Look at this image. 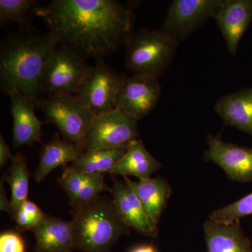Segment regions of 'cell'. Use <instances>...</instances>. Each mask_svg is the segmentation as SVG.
<instances>
[{
	"label": "cell",
	"mask_w": 252,
	"mask_h": 252,
	"mask_svg": "<svg viewBox=\"0 0 252 252\" xmlns=\"http://www.w3.org/2000/svg\"><path fill=\"white\" fill-rule=\"evenodd\" d=\"M35 14L59 44L86 61H102L133 32V6L115 0H54Z\"/></svg>",
	"instance_id": "cell-1"
},
{
	"label": "cell",
	"mask_w": 252,
	"mask_h": 252,
	"mask_svg": "<svg viewBox=\"0 0 252 252\" xmlns=\"http://www.w3.org/2000/svg\"><path fill=\"white\" fill-rule=\"evenodd\" d=\"M59 42L32 26L10 33L1 42L0 86L9 95L17 91L37 103L44 66Z\"/></svg>",
	"instance_id": "cell-2"
},
{
	"label": "cell",
	"mask_w": 252,
	"mask_h": 252,
	"mask_svg": "<svg viewBox=\"0 0 252 252\" xmlns=\"http://www.w3.org/2000/svg\"><path fill=\"white\" fill-rule=\"evenodd\" d=\"M71 225L74 250L83 252H108L130 230L112 199L100 195L76 209Z\"/></svg>",
	"instance_id": "cell-3"
},
{
	"label": "cell",
	"mask_w": 252,
	"mask_h": 252,
	"mask_svg": "<svg viewBox=\"0 0 252 252\" xmlns=\"http://www.w3.org/2000/svg\"><path fill=\"white\" fill-rule=\"evenodd\" d=\"M179 40L168 33L142 28L126 43V67L132 74L158 78L173 61Z\"/></svg>",
	"instance_id": "cell-4"
},
{
	"label": "cell",
	"mask_w": 252,
	"mask_h": 252,
	"mask_svg": "<svg viewBox=\"0 0 252 252\" xmlns=\"http://www.w3.org/2000/svg\"><path fill=\"white\" fill-rule=\"evenodd\" d=\"M85 60L61 44L46 61L41 81V92L46 97L76 95L89 72Z\"/></svg>",
	"instance_id": "cell-5"
},
{
	"label": "cell",
	"mask_w": 252,
	"mask_h": 252,
	"mask_svg": "<svg viewBox=\"0 0 252 252\" xmlns=\"http://www.w3.org/2000/svg\"><path fill=\"white\" fill-rule=\"evenodd\" d=\"M36 107L44 113L48 122L58 127L63 138L84 149L86 136L94 114L75 95H58L40 99Z\"/></svg>",
	"instance_id": "cell-6"
},
{
	"label": "cell",
	"mask_w": 252,
	"mask_h": 252,
	"mask_svg": "<svg viewBox=\"0 0 252 252\" xmlns=\"http://www.w3.org/2000/svg\"><path fill=\"white\" fill-rule=\"evenodd\" d=\"M160 95L161 86L157 78L122 74L114 108L137 122L154 110Z\"/></svg>",
	"instance_id": "cell-7"
},
{
	"label": "cell",
	"mask_w": 252,
	"mask_h": 252,
	"mask_svg": "<svg viewBox=\"0 0 252 252\" xmlns=\"http://www.w3.org/2000/svg\"><path fill=\"white\" fill-rule=\"evenodd\" d=\"M137 121L126 117L118 109L94 116L86 136L85 152L125 147L138 140Z\"/></svg>",
	"instance_id": "cell-8"
},
{
	"label": "cell",
	"mask_w": 252,
	"mask_h": 252,
	"mask_svg": "<svg viewBox=\"0 0 252 252\" xmlns=\"http://www.w3.org/2000/svg\"><path fill=\"white\" fill-rule=\"evenodd\" d=\"M121 75L103 61L90 66L76 97L92 111L94 116L114 109Z\"/></svg>",
	"instance_id": "cell-9"
},
{
	"label": "cell",
	"mask_w": 252,
	"mask_h": 252,
	"mask_svg": "<svg viewBox=\"0 0 252 252\" xmlns=\"http://www.w3.org/2000/svg\"><path fill=\"white\" fill-rule=\"evenodd\" d=\"M223 0H174L160 31L183 40L213 18Z\"/></svg>",
	"instance_id": "cell-10"
},
{
	"label": "cell",
	"mask_w": 252,
	"mask_h": 252,
	"mask_svg": "<svg viewBox=\"0 0 252 252\" xmlns=\"http://www.w3.org/2000/svg\"><path fill=\"white\" fill-rule=\"evenodd\" d=\"M207 141L206 161L217 164L230 180L240 183L252 182V147H240L224 142L220 136L210 135Z\"/></svg>",
	"instance_id": "cell-11"
},
{
	"label": "cell",
	"mask_w": 252,
	"mask_h": 252,
	"mask_svg": "<svg viewBox=\"0 0 252 252\" xmlns=\"http://www.w3.org/2000/svg\"><path fill=\"white\" fill-rule=\"evenodd\" d=\"M232 56L252 21V0H223L213 15Z\"/></svg>",
	"instance_id": "cell-12"
},
{
	"label": "cell",
	"mask_w": 252,
	"mask_h": 252,
	"mask_svg": "<svg viewBox=\"0 0 252 252\" xmlns=\"http://www.w3.org/2000/svg\"><path fill=\"white\" fill-rule=\"evenodd\" d=\"M110 193L118 212L127 226L145 236L157 237V224L149 218L135 192L126 182H114Z\"/></svg>",
	"instance_id": "cell-13"
},
{
	"label": "cell",
	"mask_w": 252,
	"mask_h": 252,
	"mask_svg": "<svg viewBox=\"0 0 252 252\" xmlns=\"http://www.w3.org/2000/svg\"><path fill=\"white\" fill-rule=\"evenodd\" d=\"M8 96L11 98V113L14 122L13 147L18 148L41 142L44 122L34 113L36 102L17 91H13Z\"/></svg>",
	"instance_id": "cell-14"
},
{
	"label": "cell",
	"mask_w": 252,
	"mask_h": 252,
	"mask_svg": "<svg viewBox=\"0 0 252 252\" xmlns=\"http://www.w3.org/2000/svg\"><path fill=\"white\" fill-rule=\"evenodd\" d=\"M35 236L34 252H73L71 221L46 215L32 230Z\"/></svg>",
	"instance_id": "cell-15"
},
{
	"label": "cell",
	"mask_w": 252,
	"mask_h": 252,
	"mask_svg": "<svg viewBox=\"0 0 252 252\" xmlns=\"http://www.w3.org/2000/svg\"><path fill=\"white\" fill-rule=\"evenodd\" d=\"M207 252H252L250 239L240 221L220 223L208 220L204 223Z\"/></svg>",
	"instance_id": "cell-16"
},
{
	"label": "cell",
	"mask_w": 252,
	"mask_h": 252,
	"mask_svg": "<svg viewBox=\"0 0 252 252\" xmlns=\"http://www.w3.org/2000/svg\"><path fill=\"white\" fill-rule=\"evenodd\" d=\"M215 111L225 125L252 137V89L225 94L217 101Z\"/></svg>",
	"instance_id": "cell-17"
},
{
	"label": "cell",
	"mask_w": 252,
	"mask_h": 252,
	"mask_svg": "<svg viewBox=\"0 0 252 252\" xmlns=\"http://www.w3.org/2000/svg\"><path fill=\"white\" fill-rule=\"evenodd\" d=\"M124 178L140 200L149 218L158 224L171 195L170 184L160 177H149L137 182L131 180L127 177Z\"/></svg>",
	"instance_id": "cell-18"
},
{
	"label": "cell",
	"mask_w": 252,
	"mask_h": 252,
	"mask_svg": "<svg viewBox=\"0 0 252 252\" xmlns=\"http://www.w3.org/2000/svg\"><path fill=\"white\" fill-rule=\"evenodd\" d=\"M84 152L85 150L77 144L61 138L56 134L41 151L39 165L34 174V180L40 183L55 169L75 161Z\"/></svg>",
	"instance_id": "cell-19"
},
{
	"label": "cell",
	"mask_w": 252,
	"mask_h": 252,
	"mask_svg": "<svg viewBox=\"0 0 252 252\" xmlns=\"http://www.w3.org/2000/svg\"><path fill=\"white\" fill-rule=\"evenodd\" d=\"M160 167L161 163L138 139L129 144L125 155L109 173L124 177L132 176L142 180L151 177Z\"/></svg>",
	"instance_id": "cell-20"
},
{
	"label": "cell",
	"mask_w": 252,
	"mask_h": 252,
	"mask_svg": "<svg viewBox=\"0 0 252 252\" xmlns=\"http://www.w3.org/2000/svg\"><path fill=\"white\" fill-rule=\"evenodd\" d=\"M3 178L11 187L9 215L14 220L21 205L28 200L29 190L30 172L26 158L21 152L14 156L9 173Z\"/></svg>",
	"instance_id": "cell-21"
},
{
	"label": "cell",
	"mask_w": 252,
	"mask_h": 252,
	"mask_svg": "<svg viewBox=\"0 0 252 252\" xmlns=\"http://www.w3.org/2000/svg\"><path fill=\"white\" fill-rule=\"evenodd\" d=\"M128 145L119 148L85 152L72 162L70 167L89 175H105L107 172L109 173L125 155Z\"/></svg>",
	"instance_id": "cell-22"
},
{
	"label": "cell",
	"mask_w": 252,
	"mask_h": 252,
	"mask_svg": "<svg viewBox=\"0 0 252 252\" xmlns=\"http://www.w3.org/2000/svg\"><path fill=\"white\" fill-rule=\"evenodd\" d=\"M39 7V1L34 0H1L0 23L3 26L7 23H16L21 25V28L31 26L26 21L31 13L35 14Z\"/></svg>",
	"instance_id": "cell-23"
},
{
	"label": "cell",
	"mask_w": 252,
	"mask_h": 252,
	"mask_svg": "<svg viewBox=\"0 0 252 252\" xmlns=\"http://www.w3.org/2000/svg\"><path fill=\"white\" fill-rule=\"evenodd\" d=\"M252 215V193L226 206L212 212L209 220L220 223L240 221L243 217Z\"/></svg>",
	"instance_id": "cell-24"
},
{
	"label": "cell",
	"mask_w": 252,
	"mask_h": 252,
	"mask_svg": "<svg viewBox=\"0 0 252 252\" xmlns=\"http://www.w3.org/2000/svg\"><path fill=\"white\" fill-rule=\"evenodd\" d=\"M95 175H89L69 166L66 167L63 175L58 179V182L67 193L69 201H71L75 198L81 189L89 184Z\"/></svg>",
	"instance_id": "cell-25"
},
{
	"label": "cell",
	"mask_w": 252,
	"mask_h": 252,
	"mask_svg": "<svg viewBox=\"0 0 252 252\" xmlns=\"http://www.w3.org/2000/svg\"><path fill=\"white\" fill-rule=\"evenodd\" d=\"M104 175L103 174L96 175L89 184L81 189L75 198L69 201V205L76 210L93 201L103 192H111V189L104 182Z\"/></svg>",
	"instance_id": "cell-26"
},
{
	"label": "cell",
	"mask_w": 252,
	"mask_h": 252,
	"mask_svg": "<svg viewBox=\"0 0 252 252\" xmlns=\"http://www.w3.org/2000/svg\"><path fill=\"white\" fill-rule=\"evenodd\" d=\"M45 215L37 205L27 200L21 205L15 218L16 229L21 232L32 230Z\"/></svg>",
	"instance_id": "cell-27"
},
{
	"label": "cell",
	"mask_w": 252,
	"mask_h": 252,
	"mask_svg": "<svg viewBox=\"0 0 252 252\" xmlns=\"http://www.w3.org/2000/svg\"><path fill=\"white\" fill-rule=\"evenodd\" d=\"M0 252H26V245L21 235L11 231L1 233Z\"/></svg>",
	"instance_id": "cell-28"
},
{
	"label": "cell",
	"mask_w": 252,
	"mask_h": 252,
	"mask_svg": "<svg viewBox=\"0 0 252 252\" xmlns=\"http://www.w3.org/2000/svg\"><path fill=\"white\" fill-rule=\"evenodd\" d=\"M11 149L2 135H0V167H4L11 159L14 158Z\"/></svg>",
	"instance_id": "cell-29"
},
{
	"label": "cell",
	"mask_w": 252,
	"mask_h": 252,
	"mask_svg": "<svg viewBox=\"0 0 252 252\" xmlns=\"http://www.w3.org/2000/svg\"><path fill=\"white\" fill-rule=\"evenodd\" d=\"M2 179L3 182L1 180V184H0V210L9 214L11 203H10V200H8L7 196H6L4 187V178Z\"/></svg>",
	"instance_id": "cell-30"
},
{
	"label": "cell",
	"mask_w": 252,
	"mask_h": 252,
	"mask_svg": "<svg viewBox=\"0 0 252 252\" xmlns=\"http://www.w3.org/2000/svg\"><path fill=\"white\" fill-rule=\"evenodd\" d=\"M130 252H157L153 245H144L134 248Z\"/></svg>",
	"instance_id": "cell-31"
}]
</instances>
